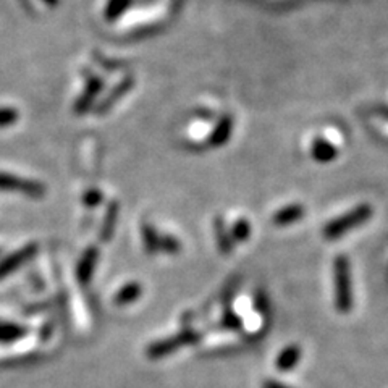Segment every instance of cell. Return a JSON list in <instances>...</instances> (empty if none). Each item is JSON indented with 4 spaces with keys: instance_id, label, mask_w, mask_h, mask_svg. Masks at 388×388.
Masks as SVG:
<instances>
[{
    "instance_id": "277c9868",
    "label": "cell",
    "mask_w": 388,
    "mask_h": 388,
    "mask_svg": "<svg viewBox=\"0 0 388 388\" xmlns=\"http://www.w3.org/2000/svg\"><path fill=\"white\" fill-rule=\"evenodd\" d=\"M301 215H303L301 207H292V209L282 210V212H278L277 215H275V222H277L278 225H287V223L298 221Z\"/></svg>"
},
{
    "instance_id": "5b68a950",
    "label": "cell",
    "mask_w": 388,
    "mask_h": 388,
    "mask_svg": "<svg viewBox=\"0 0 388 388\" xmlns=\"http://www.w3.org/2000/svg\"><path fill=\"white\" fill-rule=\"evenodd\" d=\"M15 327L10 325H0V338H13V335L17 334Z\"/></svg>"
},
{
    "instance_id": "52a82bcc",
    "label": "cell",
    "mask_w": 388,
    "mask_h": 388,
    "mask_svg": "<svg viewBox=\"0 0 388 388\" xmlns=\"http://www.w3.org/2000/svg\"><path fill=\"white\" fill-rule=\"evenodd\" d=\"M264 388H289V387H287V385H282V383H278V382L269 380V382H265Z\"/></svg>"
},
{
    "instance_id": "6da1fadb",
    "label": "cell",
    "mask_w": 388,
    "mask_h": 388,
    "mask_svg": "<svg viewBox=\"0 0 388 388\" xmlns=\"http://www.w3.org/2000/svg\"><path fill=\"white\" fill-rule=\"evenodd\" d=\"M335 306L341 314H348L353 309V285L351 267L345 256H338L334 263Z\"/></svg>"
},
{
    "instance_id": "7a4b0ae2",
    "label": "cell",
    "mask_w": 388,
    "mask_h": 388,
    "mask_svg": "<svg viewBox=\"0 0 388 388\" xmlns=\"http://www.w3.org/2000/svg\"><path fill=\"white\" fill-rule=\"evenodd\" d=\"M369 215H371V210H369L367 205H363V207L356 209L354 212L345 215V217L338 218V221L329 223L324 230L325 236L330 238V240H334V238L345 235L348 230H351V228L361 225L363 222H366L369 218Z\"/></svg>"
},
{
    "instance_id": "3957f363",
    "label": "cell",
    "mask_w": 388,
    "mask_h": 388,
    "mask_svg": "<svg viewBox=\"0 0 388 388\" xmlns=\"http://www.w3.org/2000/svg\"><path fill=\"white\" fill-rule=\"evenodd\" d=\"M299 356H301V351H299V348L289 347L278 356L277 367L280 369V371H288V369L296 366L298 361H299Z\"/></svg>"
},
{
    "instance_id": "8992f818",
    "label": "cell",
    "mask_w": 388,
    "mask_h": 388,
    "mask_svg": "<svg viewBox=\"0 0 388 388\" xmlns=\"http://www.w3.org/2000/svg\"><path fill=\"white\" fill-rule=\"evenodd\" d=\"M15 112L12 110H0V125L10 123V121L15 120Z\"/></svg>"
}]
</instances>
